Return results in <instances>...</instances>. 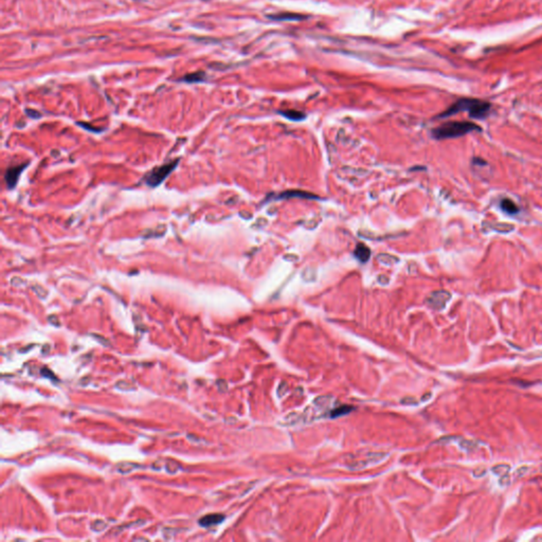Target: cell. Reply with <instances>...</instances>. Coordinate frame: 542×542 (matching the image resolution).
Wrapping results in <instances>:
<instances>
[{
    "instance_id": "8",
    "label": "cell",
    "mask_w": 542,
    "mask_h": 542,
    "mask_svg": "<svg viewBox=\"0 0 542 542\" xmlns=\"http://www.w3.org/2000/svg\"><path fill=\"white\" fill-rule=\"evenodd\" d=\"M302 197V198H317V196L313 195V194H309V193H306V192H303V191H288L286 193H283L281 194L280 196L277 197V199H284L285 197L286 198H290V197Z\"/></svg>"
},
{
    "instance_id": "6",
    "label": "cell",
    "mask_w": 542,
    "mask_h": 542,
    "mask_svg": "<svg viewBox=\"0 0 542 542\" xmlns=\"http://www.w3.org/2000/svg\"><path fill=\"white\" fill-rule=\"evenodd\" d=\"M224 520H225V516L222 514H211V515H207L201 518L199 520V524L201 526H206V528H208V526L220 524Z\"/></svg>"
},
{
    "instance_id": "2",
    "label": "cell",
    "mask_w": 542,
    "mask_h": 542,
    "mask_svg": "<svg viewBox=\"0 0 542 542\" xmlns=\"http://www.w3.org/2000/svg\"><path fill=\"white\" fill-rule=\"evenodd\" d=\"M474 131H481V127L471 122H447L432 131V135L438 140L453 139L465 136Z\"/></svg>"
},
{
    "instance_id": "10",
    "label": "cell",
    "mask_w": 542,
    "mask_h": 542,
    "mask_svg": "<svg viewBox=\"0 0 542 542\" xmlns=\"http://www.w3.org/2000/svg\"><path fill=\"white\" fill-rule=\"evenodd\" d=\"M282 116H284L285 118L291 120V121H302L305 119V114H303L302 112H298V111H292V110H289V111H283V112H278Z\"/></svg>"
},
{
    "instance_id": "3",
    "label": "cell",
    "mask_w": 542,
    "mask_h": 542,
    "mask_svg": "<svg viewBox=\"0 0 542 542\" xmlns=\"http://www.w3.org/2000/svg\"><path fill=\"white\" fill-rule=\"evenodd\" d=\"M178 163H179V159H176L164 165L155 167L144 177V182L147 185H149V187H153V188L157 187V185L161 184L163 180L174 171L176 166L178 165Z\"/></svg>"
},
{
    "instance_id": "9",
    "label": "cell",
    "mask_w": 542,
    "mask_h": 542,
    "mask_svg": "<svg viewBox=\"0 0 542 542\" xmlns=\"http://www.w3.org/2000/svg\"><path fill=\"white\" fill-rule=\"evenodd\" d=\"M205 79H206V73L203 71H198V72L184 75L182 80L188 83H198V82H203Z\"/></svg>"
},
{
    "instance_id": "5",
    "label": "cell",
    "mask_w": 542,
    "mask_h": 542,
    "mask_svg": "<svg viewBox=\"0 0 542 542\" xmlns=\"http://www.w3.org/2000/svg\"><path fill=\"white\" fill-rule=\"evenodd\" d=\"M270 19L273 20H281V21H300L307 18L305 15L296 14V13H280V14H274V15H268L267 16Z\"/></svg>"
},
{
    "instance_id": "11",
    "label": "cell",
    "mask_w": 542,
    "mask_h": 542,
    "mask_svg": "<svg viewBox=\"0 0 542 542\" xmlns=\"http://www.w3.org/2000/svg\"><path fill=\"white\" fill-rule=\"evenodd\" d=\"M501 209L503 211H505L506 213H508V214H515V213H517L519 211L517 205L514 203V201L510 200V199H507V198H505V199H503L501 201Z\"/></svg>"
},
{
    "instance_id": "12",
    "label": "cell",
    "mask_w": 542,
    "mask_h": 542,
    "mask_svg": "<svg viewBox=\"0 0 542 542\" xmlns=\"http://www.w3.org/2000/svg\"><path fill=\"white\" fill-rule=\"evenodd\" d=\"M351 410H352V407H350V406L339 407V408L335 409V410L331 413V416H332V417H337V416H340V415H343V414L349 413Z\"/></svg>"
},
{
    "instance_id": "1",
    "label": "cell",
    "mask_w": 542,
    "mask_h": 542,
    "mask_svg": "<svg viewBox=\"0 0 542 542\" xmlns=\"http://www.w3.org/2000/svg\"><path fill=\"white\" fill-rule=\"evenodd\" d=\"M490 108V103L486 101L478 99H461L441 114L439 118H447L461 112H467L471 118L484 119L489 115Z\"/></svg>"
},
{
    "instance_id": "7",
    "label": "cell",
    "mask_w": 542,
    "mask_h": 542,
    "mask_svg": "<svg viewBox=\"0 0 542 542\" xmlns=\"http://www.w3.org/2000/svg\"><path fill=\"white\" fill-rule=\"evenodd\" d=\"M354 255L357 257L361 263H365L368 261L371 256V250L364 244L359 243L354 251Z\"/></svg>"
},
{
    "instance_id": "4",
    "label": "cell",
    "mask_w": 542,
    "mask_h": 542,
    "mask_svg": "<svg viewBox=\"0 0 542 542\" xmlns=\"http://www.w3.org/2000/svg\"><path fill=\"white\" fill-rule=\"evenodd\" d=\"M26 167H27V164L24 163V164L13 166V167H10V168L7 169L5 178H6V182L8 184L9 189H14L15 188V185H16L17 180H18L21 172L24 171Z\"/></svg>"
}]
</instances>
